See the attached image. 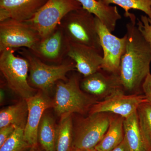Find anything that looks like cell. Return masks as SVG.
<instances>
[{"instance_id":"cell-1","label":"cell","mask_w":151,"mask_h":151,"mask_svg":"<svg viewBox=\"0 0 151 151\" xmlns=\"http://www.w3.org/2000/svg\"><path fill=\"white\" fill-rule=\"evenodd\" d=\"M126 25L127 45L121 59L119 76L123 89L130 94L142 93V86L151 73V45L140 31L131 13Z\"/></svg>"},{"instance_id":"cell-2","label":"cell","mask_w":151,"mask_h":151,"mask_svg":"<svg viewBox=\"0 0 151 151\" xmlns=\"http://www.w3.org/2000/svg\"><path fill=\"white\" fill-rule=\"evenodd\" d=\"M56 84L52 108L60 118L73 113L85 114L98 101L81 89L77 75L72 76L66 81H58Z\"/></svg>"},{"instance_id":"cell-3","label":"cell","mask_w":151,"mask_h":151,"mask_svg":"<svg viewBox=\"0 0 151 151\" xmlns=\"http://www.w3.org/2000/svg\"><path fill=\"white\" fill-rule=\"evenodd\" d=\"M19 53L27 60L29 64L30 85L46 93L58 81H67V73L76 69L75 63L68 57L60 64L50 65L42 61L27 49L23 50Z\"/></svg>"},{"instance_id":"cell-4","label":"cell","mask_w":151,"mask_h":151,"mask_svg":"<svg viewBox=\"0 0 151 151\" xmlns=\"http://www.w3.org/2000/svg\"><path fill=\"white\" fill-rule=\"evenodd\" d=\"M95 18L81 7L68 14L59 25L69 42L93 47L103 53Z\"/></svg>"},{"instance_id":"cell-5","label":"cell","mask_w":151,"mask_h":151,"mask_svg":"<svg viewBox=\"0 0 151 151\" xmlns=\"http://www.w3.org/2000/svg\"><path fill=\"white\" fill-rule=\"evenodd\" d=\"M0 70L9 88L22 100H27L36 94L37 89L29 82V64L27 60L15 55L12 49L0 52Z\"/></svg>"},{"instance_id":"cell-6","label":"cell","mask_w":151,"mask_h":151,"mask_svg":"<svg viewBox=\"0 0 151 151\" xmlns=\"http://www.w3.org/2000/svg\"><path fill=\"white\" fill-rule=\"evenodd\" d=\"M81 7L77 0H48L32 17L24 22L42 39L54 31L68 14Z\"/></svg>"},{"instance_id":"cell-7","label":"cell","mask_w":151,"mask_h":151,"mask_svg":"<svg viewBox=\"0 0 151 151\" xmlns=\"http://www.w3.org/2000/svg\"><path fill=\"white\" fill-rule=\"evenodd\" d=\"M109 113H93L81 119L73 130V148H94L108 130L111 116Z\"/></svg>"},{"instance_id":"cell-8","label":"cell","mask_w":151,"mask_h":151,"mask_svg":"<svg viewBox=\"0 0 151 151\" xmlns=\"http://www.w3.org/2000/svg\"><path fill=\"white\" fill-rule=\"evenodd\" d=\"M41 40L37 32L25 22L10 19L0 22V52L22 47L32 51Z\"/></svg>"},{"instance_id":"cell-9","label":"cell","mask_w":151,"mask_h":151,"mask_svg":"<svg viewBox=\"0 0 151 151\" xmlns=\"http://www.w3.org/2000/svg\"><path fill=\"white\" fill-rule=\"evenodd\" d=\"M95 21L103 52L101 69L109 73L119 74L121 59L126 50L127 36L122 38L117 37L112 34L97 17Z\"/></svg>"},{"instance_id":"cell-10","label":"cell","mask_w":151,"mask_h":151,"mask_svg":"<svg viewBox=\"0 0 151 151\" xmlns=\"http://www.w3.org/2000/svg\"><path fill=\"white\" fill-rule=\"evenodd\" d=\"M147 102L143 93L127 94L124 89H119L105 99L97 101L89 111V114L112 113L128 118L136 112L142 103Z\"/></svg>"},{"instance_id":"cell-11","label":"cell","mask_w":151,"mask_h":151,"mask_svg":"<svg viewBox=\"0 0 151 151\" xmlns=\"http://www.w3.org/2000/svg\"><path fill=\"white\" fill-rule=\"evenodd\" d=\"M69 45L62 29L58 25L53 32L41 40L34 49L30 51L44 62L60 64L68 57Z\"/></svg>"},{"instance_id":"cell-12","label":"cell","mask_w":151,"mask_h":151,"mask_svg":"<svg viewBox=\"0 0 151 151\" xmlns=\"http://www.w3.org/2000/svg\"><path fill=\"white\" fill-rule=\"evenodd\" d=\"M80 86L84 92L102 100L123 89L119 74L109 73L102 69L84 77L80 81Z\"/></svg>"},{"instance_id":"cell-13","label":"cell","mask_w":151,"mask_h":151,"mask_svg":"<svg viewBox=\"0 0 151 151\" xmlns=\"http://www.w3.org/2000/svg\"><path fill=\"white\" fill-rule=\"evenodd\" d=\"M46 94L39 90L26 100L28 113L24 136L25 140L32 147L37 145L38 130L45 112L53 107L52 100Z\"/></svg>"},{"instance_id":"cell-14","label":"cell","mask_w":151,"mask_h":151,"mask_svg":"<svg viewBox=\"0 0 151 151\" xmlns=\"http://www.w3.org/2000/svg\"><path fill=\"white\" fill-rule=\"evenodd\" d=\"M68 57L73 60L78 73L87 76L101 69L103 53L90 47L69 42Z\"/></svg>"},{"instance_id":"cell-15","label":"cell","mask_w":151,"mask_h":151,"mask_svg":"<svg viewBox=\"0 0 151 151\" xmlns=\"http://www.w3.org/2000/svg\"><path fill=\"white\" fill-rule=\"evenodd\" d=\"M48 0H0V22L10 19L26 21Z\"/></svg>"},{"instance_id":"cell-16","label":"cell","mask_w":151,"mask_h":151,"mask_svg":"<svg viewBox=\"0 0 151 151\" xmlns=\"http://www.w3.org/2000/svg\"><path fill=\"white\" fill-rule=\"evenodd\" d=\"M82 8L98 18L110 31L115 30L117 22L122 18L116 6L105 4L97 0H77Z\"/></svg>"},{"instance_id":"cell-17","label":"cell","mask_w":151,"mask_h":151,"mask_svg":"<svg viewBox=\"0 0 151 151\" xmlns=\"http://www.w3.org/2000/svg\"><path fill=\"white\" fill-rule=\"evenodd\" d=\"M124 118L111 115L107 132L101 141L94 148L97 151H111L124 140Z\"/></svg>"},{"instance_id":"cell-18","label":"cell","mask_w":151,"mask_h":151,"mask_svg":"<svg viewBox=\"0 0 151 151\" xmlns=\"http://www.w3.org/2000/svg\"><path fill=\"white\" fill-rule=\"evenodd\" d=\"M28 113L27 103L24 100L2 109L0 112V128L14 125L24 129Z\"/></svg>"},{"instance_id":"cell-19","label":"cell","mask_w":151,"mask_h":151,"mask_svg":"<svg viewBox=\"0 0 151 151\" xmlns=\"http://www.w3.org/2000/svg\"><path fill=\"white\" fill-rule=\"evenodd\" d=\"M124 133L130 151H149L139 128L137 111L124 119Z\"/></svg>"},{"instance_id":"cell-20","label":"cell","mask_w":151,"mask_h":151,"mask_svg":"<svg viewBox=\"0 0 151 151\" xmlns=\"http://www.w3.org/2000/svg\"><path fill=\"white\" fill-rule=\"evenodd\" d=\"M57 127L53 118L44 114L38 130V141L45 151H56Z\"/></svg>"},{"instance_id":"cell-21","label":"cell","mask_w":151,"mask_h":151,"mask_svg":"<svg viewBox=\"0 0 151 151\" xmlns=\"http://www.w3.org/2000/svg\"><path fill=\"white\" fill-rule=\"evenodd\" d=\"M73 131L72 115L60 118L57 127L56 151H72Z\"/></svg>"},{"instance_id":"cell-22","label":"cell","mask_w":151,"mask_h":151,"mask_svg":"<svg viewBox=\"0 0 151 151\" xmlns=\"http://www.w3.org/2000/svg\"><path fill=\"white\" fill-rule=\"evenodd\" d=\"M138 124L149 151H151V105L148 102L142 103L137 111Z\"/></svg>"},{"instance_id":"cell-23","label":"cell","mask_w":151,"mask_h":151,"mask_svg":"<svg viewBox=\"0 0 151 151\" xmlns=\"http://www.w3.org/2000/svg\"><path fill=\"white\" fill-rule=\"evenodd\" d=\"M105 4H115L124 9V16L129 18L132 9L142 11L151 19V0H101Z\"/></svg>"},{"instance_id":"cell-24","label":"cell","mask_w":151,"mask_h":151,"mask_svg":"<svg viewBox=\"0 0 151 151\" xmlns=\"http://www.w3.org/2000/svg\"><path fill=\"white\" fill-rule=\"evenodd\" d=\"M32 147L25 139L24 129L17 128L0 147V151H24Z\"/></svg>"},{"instance_id":"cell-25","label":"cell","mask_w":151,"mask_h":151,"mask_svg":"<svg viewBox=\"0 0 151 151\" xmlns=\"http://www.w3.org/2000/svg\"><path fill=\"white\" fill-rule=\"evenodd\" d=\"M137 21L138 28L151 45V19L147 15H142Z\"/></svg>"},{"instance_id":"cell-26","label":"cell","mask_w":151,"mask_h":151,"mask_svg":"<svg viewBox=\"0 0 151 151\" xmlns=\"http://www.w3.org/2000/svg\"><path fill=\"white\" fill-rule=\"evenodd\" d=\"M14 125H9L0 128V147H1L16 129Z\"/></svg>"},{"instance_id":"cell-27","label":"cell","mask_w":151,"mask_h":151,"mask_svg":"<svg viewBox=\"0 0 151 151\" xmlns=\"http://www.w3.org/2000/svg\"><path fill=\"white\" fill-rule=\"evenodd\" d=\"M142 93L145 97L148 103L151 105V73L147 76L142 86Z\"/></svg>"},{"instance_id":"cell-28","label":"cell","mask_w":151,"mask_h":151,"mask_svg":"<svg viewBox=\"0 0 151 151\" xmlns=\"http://www.w3.org/2000/svg\"><path fill=\"white\" fill-rule=\"evenodd\" d=\"M111 151H130L125 139L122 143Z\"/></svg>"},{"instance_id":"cell-29","label":"cell","mask_w":151,"mask_h":151,"mask_svg":"<svg viewBox=\"0 0 151 151\" xmlns=\"http://www.w3.org/2000/svg\"><path fill=\"white\" fill-rule=\"evenodd\" d=\"M72 151H97V150L95 148L85 149V150H84V149L73 148Z\"/></svg>"},{"instance_id":"cell-30","label":"cell","mask_w":151,"mask_h":151,"mask_svg":"<svg viewBox=\"0 0 151 151\" xmlns=\"http://www.w3.org/2000/svg\"><path fill=\"white\" fill-rule=\"evenodd\" d=\"M29 151H45L43 150H41V149H40L38 147L37 145L32 146L31 149H30V150Z\"/></svg>"},{"instance_id":"cell-31","label":"cell","mask_w":151,"mask_h":151,"mask_svg":"<svg viewBox=\"0 0 151 151\" xmlns=\"http://www.w3.org/2000/svg\"><path fill=\"white\" fill-rule=\"evenodd\" d=\"M0 99H1V103L4 100V90L2 89H1V91H0Z\"/></svg>"},{"instance_id":"cell-32","label":"cell","mask_w":151,"mask_h":151,"mask_svg":"<svg viewBox=\"0 0 151 151\" xmlns=\"http://www.w3.org/2000/svg\"><path fill=\"white\" fill-rule=\"evenodd\" d=\"M97 1H101V0H97Z\"/></svg>"}]
</instances>
